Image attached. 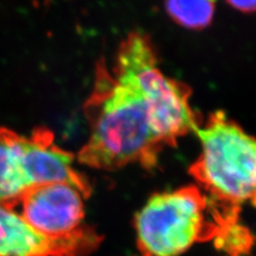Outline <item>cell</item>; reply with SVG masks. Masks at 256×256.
Masks as SVG:
<instances>
[{
	"mask_svg": "<svg viewBox=\"0 0 256 256\" xmlns=\"http://www.w3.org/2000/svg\"><path fill=\"white\" fill-rule=\"evenodd\" d=\"M214 2H169L166 10L180 26L201 29L210 24L214 14Z\"/></svg>",
	"mask_w": 256,
	"mask_h": 256,
	"instance_id": "obj_8",
	"label": "cell"
},
{
	"mask_svg": "<svg viewBox=\"0 0 256 256\" xmlns=\"http://www.w3.org/2000/svg\"><path fill=\"white\" fill-rule=\"evenodd\" d=\"M194 132L202 150L190 175L226 217L239 219L244 205L256 207V138L222 111L212 114Z\"/></svg>",
	"mask_w": 256,
	"mask_h": 256,
	"instance_id": "obj_2",
	"label": "cell"
},
{
	"mask_svg": "<svg viewBox=\"0 0 256 256\" xmlns=\"http://www.w3.org/2000/svg\"><path fill=\"white\" fill-rule=\"evenodd\" d=\"M228 4L242 12L256 11V2H230Z\"/></svg>",
	"mask_w": 256,
	"mask_h": 256,
	"instance_id": "obj_10",
	"label": "cell"
},
{
	"mask_svg": "<svg viewBox=\"0 0 256 256\" xmlns=\"http://www.w3.org/2000/svg\"><path fill=\"white\" fill-rule=\"evenodd\" d=\"M112 73L134 86L150 111L155 130L166 146L194 132L200 124L190 105L189 88L159 68L150 38L132 32L120 44Z\"/></svg>",
	"mask_w": 256,
	"mask_h": 256,
	"instance_id": "obj_4",
	"label": "cell"
},
{
	"mask_svg": "<svg viewBox=\"0 0 256 256\" xmlns=\"http://www.w3.org/2000/svg\"><path fill=\"white\" fill-rule=\"evenodd\" d=\"M253 239L251 232L238 221L224 228L214 239V242L218 249L230 256H244L250 252Z\"/></svg>",
	"mask_w": 256,
	"mask_h": 256,
	"instance_id": "obj_9",
	"label": "cell"
},
{
	"mask_svg": "<svg viewBox=\"0 0 256 256\" xmlns=\"http://www.w3.org/2000/svg\"><path fill=\"white\" fill-rule=\"evenodd\" d=\"M238 221L226 218L198 186H186L152 196L136 216L134 228L144 256H180Z\"/></svg>",
	"mask_w": 256,
	"mask_h": 256,
	"instance_id": "obj_3",
	"label": "cell"
},
{
	"mask_svg": "<svg viewBox=\"0 0 256 256\" xmlns=\"http://www.w3.org/2000/svg\"><path fill=\"white\" fill-rule=\"evenodd\" d=\"M86 198L68 182H48L27 191L20 198V214L38 233L54 239L98 237L84 224Z\"/></svg>",
	"mask_w": 256,
	"mask_h": 256,
	"instance_id": "obj_6",
	"label": "cell"
},
{
	"mask_svg": "<svg viewBox=\"0 0 256 256\" xmlns=\"http://www.w3.org/2000/svg\"><path fill=\"white\" fill-rule=\"evenodd\" d=\"M89 139L77 160L94 169L114 171L128 164L146 170L157 166L166 146L139 90L109 70L105 59L96 64L93 90L84 105Z\"/></svg>",
	"mask_w": 256,
	"mask_h": 256,
	"instance_id": "obj_1",
	"label": "cell"
},
{
	"mask_svg": "<svg viewBox=\"0 0 256 256\" xmlns=\"http://www.w3.org/2000/svg\"><path fill=\"white\" fill-rule=\"evenodd\" d=\"M73 162L74 155L59 148L46 127L29 136L0 127V204L14 208L27 191L48 182H68L90 196L91 184Z\"/></svg>",
	"mask_w": 256,
	"mask_h": 256,
	"instance_id": "obj_5",
	"label": "cell"
},
{
	"mask_svg": "<svg viewBox=\"0 0 256 256\" xmlns=\"http://www.w3.org/2000/svg\"><path fill=\"white\" fill-rule=\"evenodd\" d=\"M102 242L88 239H54L38 233L13 207L0 204V256H86Z\"/></svg>",
	"mask_w": 256,
	"mask_h": 256,
	"instance_id": "obj_7",
	"label": "cell"
}]
</instances>
